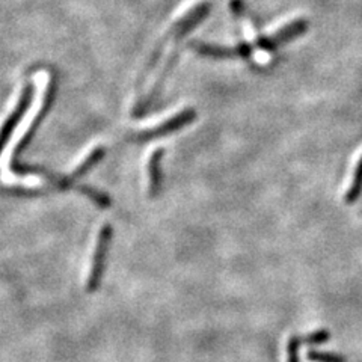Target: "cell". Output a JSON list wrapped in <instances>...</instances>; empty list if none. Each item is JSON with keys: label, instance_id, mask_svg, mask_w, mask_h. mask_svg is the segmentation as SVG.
Listing matches in <instances>:
<instances>
[{"label": "cell", "instance_id": "6da1fadb", "mask_svg": "<svg viewBox=\"0 0 362 362\" xmlns=\"http://www.w3.org/2000/svg\"><path fill=\"white\" fill-rule=\"evenodd\" d=\"M110 240H112V226L105 225L98 234L97 245L94 249L93 263H90V270H89L88 281H86V290L89 293H94L100 288L101 279H103V274H105L106 255L109 251Z\"/></svg>", "mask_w": 362, "mask_h": 362}, {"label": "cell", "instance_id": "7a4b0ae2", "mask_svg": "<svg viewBox=\"0 0 362 362\" xmlns=\"http://www.w3.org/2000/svg\"><path fill=\"white\" fill-rule=\"evenodd\" d=\"M195 118H197V110L189 107L183 112L177 113V115H174L173 118L166 119L165 122L160 124V126L138 132L133 136V141H150L156 138H162V136H166V134H173L174 132L186 127L187 124L194 122Z\"/></svg>", "mask_w": 362, "mask_h": 362}, {"label": "cell", "instance_id": "3957f363", "mask_svg": "<svg viewBox=\"0 0 362 362\" xmlns=\"http://www.w3.org/2000/svg\"><path fill=\"white\" fill-rule=\"evenodd\" d=\"M30 97H32V88H30V86H26L25 89H23L20 101H18V105H17L16 110L13 112V115H11V117L6 119V122L4 124L2 130H0V150H2L4 144L6 142L9 133L13 132V129L16 127V124L18 122V119L21 118L23 113H25V110L28 109Z\"/></svg>", "mask_w": 362, "mask_h": 362}, {"label": "cell", "instance_id": "277c9868", "mask_svg": "<svg viewBox=\"0 0 362 362\" xmlns=\"http://www.w3.org/2000/svg\"><path fill=\"white\" fill-rule=\"evenodd\" d=\"M163 156V150H157L153 153L150 158V195L156 197L158 195V190H160L162 183V174H160V160Z\"/></svg>", "mask_w": 362, "mask_h": 362}, {"label": "cell", "instance_id": "5b68a950", "mask_svg": "<svg viewBox=\"0 0 362 362\" xmlns=\"http://www.w3.org/2000/svg\"><path fill=\"white\" fill-rule=\"evenodd\" d=\"M361 195H362V156L356 163L352 183H350L349 189L346 190L344 201L346 204H349V206H352V204H355L359 199Z\"/></svg>", "mask_w": 362, "mask_h": 362}, {"label": "cell", "instance_id": "8992f818", "mask_svg": "<svg viewBox=\"0 0 362 362\" xmlns=\"http://www.w3.org/2000/svg\"><path fill=\"white\" fill-rule=\"evenodd\" d=\"M103 154H105V151H103V148H97V150H94L93 153H90L85 160L78 165L77 168H76V171L71 174V177L68 178V181H71V180H76V178H78V177H82L85 173H88V169H90L93 168L101 157H103Z\"/></svg>", "mask_w": 362, "mask_h": 362}, {"label": "cell", "instance_id": "52a82bcc", "mask_svg": "<svg viewBox=\"0 0 362 362\" xmlns=\"http://www.w3.org/2000/svg\"><path fill=\"white\" fill-rule=\"evenodd\" d=\"M308 361L311 362H346V358L339 354L320 352V350H308Z\"/></svg>", "mask_w": 362, "mask_h": 362}, {"label": "cell", "instance_id": "ba28073f", "mask_svg": "<svg viewBox=\"0 0 362 362\" xmlns=\"http://www.w3.org/2000/svg\"><path fill=\"white\" fill-rule=\"evenodd\" d=\"M303 341L300 335H293L287 343V362H300L299 350Z\"/></svg>", "mask_w": 362, "mask_h": 362}, {"label": "cell", "instance_id": "9c48e42d", "mask_svg": "<svg viewBox=\"0 0 362 362\" xmlns=\"http://www.w3.org/2000/svg\"><path fill=\"white\" fill-rule=\"evenodd\" d=\"M329 339H331V332L326 331V329H319V331H315L310 335L302 337L303 344H310V346H319V344L327 343Z\"/></svg>", "mask_w": 362, "mask_h": 362}]
</instances>
